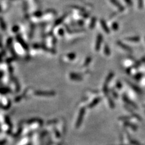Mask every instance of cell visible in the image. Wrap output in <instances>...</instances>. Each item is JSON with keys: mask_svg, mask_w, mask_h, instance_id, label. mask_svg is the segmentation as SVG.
<instances>
[{"mask_svg": "<svg viewBox=\"0 0 145 145\" xmlns=\"http://www.w3.org/2000/svg\"><path fill=\"white\" fill-rule=\"evenodd\" d=\"M102 41H103V36L100 34H99L97 37L96 44H95V50H96V51L99 50Z\"/></svg>", "mask_w": 145, "mask_h": 145, "instance_id": "6da1fadb", "label": "cell"}, {"mask_svg": "<svg viewBox=\"0 0 145 145\" xmlns=\"http://www.w3.org/2000/svg\"><path fill=\"white\" fill-rule=\"evenodd\" d=\"M117 45L119 46V47H120L121 48H123V50L128 51H132V49H131V48H130L129 46L124 44L122 43V42H120V41H117Z\"/></svg>", "mask_w": 145, "mask_h": 145, "instance_id": "7a4b0ae2", "label": "cell"}, {"mask_svg": "<svg viewBox=\"0 0 145 145\" xmlns=\"http://www.w3.org/2000/svg\"><path fill=\"white\" fill-rule=\"evenodd\" d=\"M123 100L125 101V102H126V103H128V104L130 105H131V106H133V107L135 108H138L137 106V105L135 104V103H134V102H132L131 100H130L129 99H128V97L126 96V95H123Z\"/></svg>", "mask_w": 145, "mask_h": 145, "instance_id": "3957f363", "label": "cell"}, {"mask_svg": "<svg viewBox=\"0 0 145 145\" xmlns=\"http://www.w3.org/2000/svg\"><path fill=\"white\" fill-rule=\"evenodd\" d=\"M70 77L72 80H81L82 79V77L81 76L76 73H71L70 75Z\"/></svg>", "mask_w": 145, "mask_h": 145, "instance_id": "277c9868", "label": "cell"}, {"mask_svg": "<svg viewBox=\"0 0 145 145\" xmlns=\"http://www.w3.org/2000/svg\"><path fill=\"white\" fill-rule=\"evenodd\" d=\"M100 100H101V98H100V97H97V98L95 99H94V100H93V102H92L89 105V106H88V107L90 108L94 107V106H95V105H97L98 104V103H99L100 102Z\"/></svg>", "mask_w": 145, "mask_h": 145, "instance_id": "5b68a950", "label": "cell"}, {"mask_svg": "<svg viewBox=\"0 0 145 145\" xmlns=\"http://www.w3.org/2000/svg\"><path fill=\"white\" fill-rule=\"evenodd\" d=\"M140 37L139 36H134L126 38V40L131 41V42H139L140 41Z\"/></svg>", "mask_w": 145, "mask_h": 145, "instance_id": "8992f818", "label": "cell"}, {"mask_svg": "<svg viewBox=\"0 0 145 145\" xmlns=\"http://www.w3.org/2000/svg\"><path fill=\"white\" fill-rule=\"evenodd\" d=\"M128 84H129V85H130V86H131V87H132V89L136 91L137 92V93H141V90H140V88H138V86H136V85H134V84H131V83L130 82H129V81H128Z\"/></svg>", "mask_w": 145, "mask_h": 145, "instance_id": "52a82bcc", "label": "cell"}, {"mask_svg": "<svg viewBox=\"0 0 145 145\" xmlns=\"http://www.w3.org/2000/svg\"><path fill=\"white\" fill-rule=\"evenodd\" d=\"M104 52L106 56H109L111 54V51H110V49L108 46V45H105V46Z\"/></svg>", "mask_w": 145, "mask_h": 145, "instance_id": "ba28073f", "label": "cell"}, {"mask_svg": "<svg viewBox=\"0 0 145 145\" xmlns=\"http://www.w3.org/2000/svg\"><path fill=\"white\" fill-rule=\"evenodd\" d=\"M101 24H102L101 25H102V27L103 28V30H105V31L107 33H110V30H109L108 27L106 25V24H105L103 22H101Z\"/></svg>", "mask_w": 145, "mask_h": 145, "instance_id": "9c48e42d", "label": "cell"}, {"mask_svg": "<svg viewBox=\"0 0 145 145\" xmlns=\"http://www.w3.org/2000/svg\"><path fill=\"white\" fill-rule=\"evenodd\" d=\"M113 76H114V73H111L109 74V75L108 76V77H106V82H105V83H108L111 80V79H112V78L113 77Z\"/></svg>", "mask_w": 145, "mask_h": 145, "instance_id": "30bf717a", "label": "cell"}, {"mask_svg": "<svg viewBox=\"0 0 145 145\" xmlns=\"http://www.w3.org/2000/svg\"><path fill=\"white\" fill-rule=\"evenodd\" d=\"M67 58L69 59H70V60H73V59H75V58H76V55H75V53H70L67 55Z\"/></svg>", "mask_w": 145, "mask_h": 145, "instance_id": "8fae6325", "label": "cell"}, {"mask_svg": "<svg viewBox=\"0 0 145 145\" xmlns=\"http://www.w3.org/2000/svg\"><path fill=\"white\" fill-rule=\"evenodd\" d=\"M91 58H90V57H88V58H86V60H85V62H84V67H85V66L88 65V64L91 62Z\"/></svg>", "mask_w": 145, "mask_h": 145, "instance_id": "7c38bea8", "label": "cell"}, {"mask_svg": "<svg viewBox=\"0 0 145 145\" xmlns=\"http://www.w3.org/2000/svg\"><path fill=\"white\" fill-rule=\"evenodd\" d=\"M142 76V75L141 74H137V75L135 76V79L137 80H139L140 79H141V77Z\"/></svg>", "mask_w": 145, "mask_h": 145, "instance_id": "4fadbf2b", "label": "cell"}, {"mask_svg": "<svg viewBox=\"0 0 145 145\" xmlns=\"http://www.w3.org/2000/svg\"><path fill=\"white\" fill-rule=\"evenodd\" d=\"M112 94H113V95H114V97H115V98H117L118 94H117V93H115V92L114 91V90H112Z\"/></svg>", "mask_w": 145, "mask_h": 145, "instance_id": "5bb4252c", "label": "cell"}, {"mask_svg": "<svg viewBox=\"0 0 145 145\" xmlns=\"http://www.w3.org/2000/svg\"><path fill=\"white\" fill-rule=\"evenodd\" d=\"M117 87L118 88H119V89L122 88V84H121V83L118 82L117 83Z\"/></svg>", "mask_w": 145, "mask_h": 145, "instance_id": "9a60e30c", "label": "cell"}, {"mask_svg": "<svg viewBox=\"0 0 145 145\" xmlns=\"http://www.w3.org/2000/svg\"><path fill=\"white\" fill-rule=\"evenodd\" d=\"M0 11H1V7H0Z\"/></svg>", "mask_w": 145, "mask_h": 145, "instance_id": "2e32d148", "label": "cell"}]
</instances>
